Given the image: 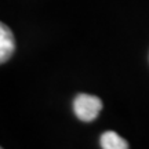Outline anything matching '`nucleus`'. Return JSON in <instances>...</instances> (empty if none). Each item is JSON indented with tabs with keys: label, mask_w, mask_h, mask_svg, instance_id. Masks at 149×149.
I'll return each instance as SVG.
<instances>
[{
	"label": "nucleus",
	"mask_w": 149,
	"mask_h": 149,
	"mask_svg": "<svg viewBox=\"0 0 149 149\" xmlns=\"http://www.w3.org/2000/svg\"><path fill=\"white\" fill-rule=\"evenodd\" d=\"M102 109L101 100L90 94H79L73 100V111L81 122H93L95 120Z\"/></svg>",
	"instance_id": "nucleus-1"
},
{
	"label": "nucleus",
	"mask_w": 149,
	"mask_h": 149,
	"mask_svg": "<svg viewBox=\"0 0 149 149\" xmlns=\"http://www.w3.org/2000/svg\"><path fill=\"white\" fill-rule=\"evenodd\" d=\"M15 51V39L11 29L0 22V65L7 62Z\"/></svg>",
	"instance_id": "nucleus-2"
},
{
	"label": "nucleus",
	"mask_w": 149,
	"mask_h": 149,
	"mask_svg": "<svg viewBox=\"0 0 149 149\" xmlns=\"http://www.w3.org/2000/svg\"><path fill=\"white\" fill-rule=\"evenodd\" d=\"M101 146L104 149H127L128 142L115 131H107L101 135Z\"/></svg>",
	"instance_id": "nucleus-3"
}]
</instances>
